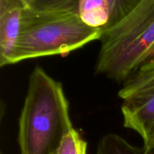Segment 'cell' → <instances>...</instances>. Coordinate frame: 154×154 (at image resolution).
Listing matches in <instances>:
<instances>
[{
	"label": "cell",
	"mask_w": 154,
	"mask_h": 154,
	"mask_svg": "<svg viewBox=\"0 0 154 154\" xmlns=\"http://www.w3.org/2000/svg\"><path fill=\"white\" fill-rule=\"evenodd\" d=\"M73 129L63 85L36 66L29 78L19 117L21 154H57L64 137Z\"/></svg>",
	"instance_id": "6da1fadb"
},
{
	"label": "cell",
	"mask_w": 154,
	"mask_h": 154,
	"mask_svg": "<svg viewBox=\"0 0 154 154\" xmlns=\"http://www.w3.org/2000/svg\"><path fill=\"white\" fill-rule=\"evenodd\" d=\"M102 30L86 24L73 11L24 8L20 32L9 65L42 57L66 55L100 40Z\"/></svg>",
	"instance_id": "7a4b0ae2"
},
{
	"label": "cell",
	"mask_w": 154,
	"mask_h": 154,
	"mask_svg": "<svg viewBox=\"0 0 154 154\" xmlns=\"http://www.w3.org/2000/svg\"><path fill=\"white\" fill-rule=\"evenodd\" d=\"M96 73L123 83L154 51V0H141L123 20L103 32Z\"/></svg>",
	"instance_id": "3957f363"
},
{
	"label": "cell",
	"mask_w": 154,
	"mask_h": 154,
	"mask_svg": "<svg viewBox=\"0 0 154 154\" xmlns=\"http://www.w3.org/2000/svg\"><path fill=\"white\" fill-rule=\"evenodd\" d=\"M24 7L18 0H0V66H9L20 32Z\"/></svg>",
	"instance_id": "277c9868"
},
{
	"label": "cell",
	"mask_w": 154,
	"mask_h": 154,
	"mask_svg": "<svg viewBox=\"0 0 154 154\" xmlns=\"http://www.w3.org/2000/svg\"><path fill=\"white\" fill-rule=\"evenodd\" d=\"M80 0H33L29 8L37 11H73L78 12ZM111 6L112 28L129 15L141 0H108ZM107 29V30H108Z\"/></svg>",
	"instance_id": "5b68a950"
},
{
	"label": "cell",
	"mask_w": 154,
	"mask_h": 154,
	"mask_svg": "<svg viewBox=\"0 0 154 154\" xmlns=\"http://www.w3.org/2000/svg\"><path fill=\"white\" fill-rule=\"evenodd\" d=\"M96 154H154V150H146L132 145L117 134L110 133L99 141Z\"/></svg>",
	"instance_id": "8992f818"
},
{
	"label": "cell",
	"mask_w": 154,
	"mask_h": 154,
	"mask_svg": "<svg viewBox=\"0 0 154 154\" xmlns=\"http://www.w3.org/2000/svg\"><path fill=\"white\" fill-rule=\"evenodd\" d=\"M87 143L74 128L63 138L57 154H87Z\"/></svg>",
	"instance_id": "52a82bcc"
},
{
	"label": "cell",
	"mask_w": 154,
	"mask_h": 154,
	"mask_svg": "<svg viewBox=\"0 0 154 154\" xmlns=\"http://www.w3.org/2000/svg\"><path fill=\"white\" fill-rule=\"evenodd\" d=\"M144 148L146 150H154V135L153 138H152L151 140H150V142H149V144H147V146H145V147H144Z\"/></svg>",
	"instance_id": "ba28073f"
},
{
	"label": "cell",
	"mask_w": 154,
	"mask_h": 154,
	"mask_svg": "<svg viewBox=\"0 0 154 154\" xmlns=\"http://www.w3.org/2000/svg\"><path fill=\"white\" fill-rule=\"evenodd\" d=\"M18 1L23 5L24 8H28L33 0H18Z\"/></svg>",
	"instance_id": "9c48e42d"
},
{
	"label": "cell",
	"mask_w": 154,
	"mask_h": 154,
	"mask_svg": "<svg viewBox=\"0 0 154 154\" xmlns=\"http://www.w3.org/2000/svg\"><path fill=\"white\" fill-rule=\"evenodd\" d=\"M150 60H154V51H153V54H152V55H151V57H150V59H149L148 60H147V62H148V61H150ZM147 62H146V63H147Z\"/></svg>",
	"instance_id": "30bf717a"
}]
</instances>
